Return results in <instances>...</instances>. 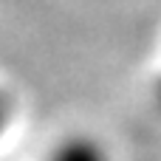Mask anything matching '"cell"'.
<instances>
[{"instance_id":"1","label":"cell","mask_w":161,"mask_h":161,"mask_svg":"<svg viewBox=\"0 0 161 161\" xmlns=\"http://www.w3.org/2000/svg\"><path fill=\"white\" fill-rule=\"evenodd\" d=\"M48 161H110V158H108V150L96 139H91V136H71V139L59 142L51 150Z\"/></svg>"},{"instance_id":"2","label":"cell","mask_w":161,"mask_h":161,"mask_svg":"<svg viewBox=\"0 0 161 161\" xmlns=\"http://www.w3.org/2000/svg\"><path fill=\"white\" fill-rule=\"evenodd\" d=\"M8 119H11V105H8V96L0 91V136L6 133V127H8Z\"/></svg>"},{"instance_id":"3","label":"cell","mask_w":161,"mask_h":161,"mask_svg":"<svg viewBox=\"0 0 161 161\" xmlns=\"http://www.w3.org/2000/svg\"><path fill=\"white\" fill-rule=\"evenodd\" d=\"M156 99H158V108H161V79H158V85H156Z\"/></svg>"}]
</instances>
